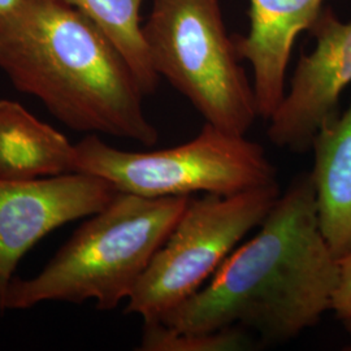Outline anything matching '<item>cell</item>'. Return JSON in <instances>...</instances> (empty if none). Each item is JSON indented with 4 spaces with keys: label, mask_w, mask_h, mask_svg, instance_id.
<instances>
[{
    "label": "cell",
    "mask_w": 351,
    "mask_h": 351,
    "mask_svg": "<svg viewBox=\"0 0 351 351\" xmlns=\"http://www.w3.org/2000/svg\"><path fill=\"white\" fill-rule=\"evenodd\" d=\"M117 190L84 172L36 180H0V307L17 264L59 226L104 208Z\"/></svg>",
    "instance_id": "obj_7"
},
{
    "label": "cell",
    "mask_w": 351,
    "mask_h": 351,
    "mask_svg": "<svg viewBox=\"0 0 351 351\" xmlns=\"http://www.w3.org/2000/svg\"><path fill=\"white\" fill-rule=\"evenodd\" d=\"M75 172V149L63 133L20 103L0 101V180L24 181Z\"/></svg>",
    "instance_id": "obj_11"
},
{
    "label": "cell",
    "mask_w": 351,
    "mask_h": 351,
    "mask_svg": "<svg viewBox=\"0 0 351 351\" xmlns=\"http://www.w3.org/2000/svg\"><path fill=\"white\" fill-rule=\"evenodd\" d=\"M332 311L343 320L351 317V252L339 259V281L336 290Z\"/></svg>",
    "instance_id": "obj_14"
},
{
    "label": "cell",
    "mask_w": 351,
    "mask_h": 351,
    "mask_svg": "<svg viewBox=\"0 0 351 351\" xmlns=\"http://www.w3.org/2000/svg\"><path fill=\"white\" fill-rule=\"evenodd\" d=\"M313 149L319 224L339 261L351 252V104L319 130Z\"/></svg>",
    "instance_id": "obj_10"
},
{
    "label": "cell",
    "mask_w": 351,
    "mask_h": 351,
    "mask_svg": "<svg viewBox=\"0 0 351 351\" xmlns=\"http://www.w3.org/2000/svg\"><path fill=\"white\" fill-rule=\"evenodd\" d=\"M143 324L141 351H250L259 346L258 339L241 326L195 332L178 330L159 320Z\"/></svg>",
    "instance_id": "obj_13"
},
{
    "label": "cell",
    "mask_w": 351,
    "mask_h": 351,
    "mask_svg": "<svg viewBox=\"0 0 351 351\" xmlns=\"http://www.w3.org/2000/svg\"><path fill=\"white\" fill-rule=\"evenodd\" d=\"M310 32L316 47L302 55L290 88L269 119L268 138L281 149L304 152L319 130L337 114L342 91L351 84V21L323 8Z\"/></svg>",
    "instance_id": "obj_8"
},
{
    "label": "cell",
    "mask_w": 351,
    "mask_h": 351,
    "mask_svg": "<svg viewBox=\"0 0 351 351\" xmlns=\"http://www.w3.org/2000/svg\"><path fill=\"white\" fill-rule=\"evenodd\" d=\"M324 0H250V30L233 36L241 60L252 66L258 114L269 120L285 97V77L295 39L310 30Z\"/></svg>",
    "instance_id": "obj_9"
},
{
    "label": "cell",
    "mask_w": 351,
    "mask_h": 351,
    "mask_svg": "<svg viewBox=\"0 0 351 351\" xmlns=\"http://www.w3.org/2000/svg\"><path fill=\"white\" fill-rule=\"evenodd\" d=\"M342 323H343V326H345L346 332L349 333V336H350L351 337V317H348V319H343V320H342Z\"/></svg>",
    "instance_id": "obj_16"
},
{
    "label": "cell",
    "mask_w": 351,
    "mask_h": 351,
    "mask_svg": "<svg viewBox=\"0 0 351 351\" xmlns=\"http://www.w3.org/2000/svg\"><path fill=\"white\" fill-rule=\"evenodd\" d=\"M0 69L75 132L147 147L159 141L132 68L99 25L75 7L24 0L0 17Z\"/></svg>",
    "instance_id": "obj_2"
},
{
    "label": "cell",
    "mask_w": 351,
    "mask_h": 351,
    "mask_svg": "<svg viewBox=\"0 0 351 351\" xmlns=\"http://www.w3.org/2000/svg\"><path fill=\"white\" fill-rule=\"evenodd\" d=\"M24 0H0V17L14 12Z\"/></svg>",
    "instance_id": "obj_15"
},
{
    "label": "cell",
    "mask_w": 351,
    "mask_h": 351,
    "mask_svg": "<svg viewBox=\"0 0 351 351\" xmlns=\"http://www.w3.org/2000/svg\"><path fill=\"white\" fill-rule=\"evenodd\" d=\"M191 197L147 198L120 193L75 230L38 275L14 278L0 310L43 302L95 301L101 311L128 301Z\"/></svg>",
    "instance_id": "obj_3"
},
{
    "label": "cell",
    "mask_w": 351,
    "mask_h": 351,
    "mask_svg": "<svg viewBox=\"0 0 351 351\" xmlns=\"http://www.w3.org/2000/svg\"><path fill=\"white\" fill-rule=\"evenodd\" d=\"M156 73L206 123L245 136L258 114L252 85L226 33L220 0H154L142 26Z\"/></svg>",
    "instance_id": "obj_4"
},
{
    "label": "cell",
    "mask_w": 351,
    "mask_h": 351,
    "mask_svg": "<svg viewBox=\"0 0 351 351\" xmlns=\"http://www.w3.org/2000/svg\"><path fill=\"white\" fill-rule=\"evenodd\" d=\"M85 13L112 40L132 68L145 97L156 91L160 75L154 69L141 25L145 0H58Z\"/></svg>",
    "instance_id": "obj_12"
},
{
    "label": "cell",
    "mask_w": 351,
    "mask_h": 351,
    "mask_svg": "<svg viewBox=\"0 0 351 351\" xmlns=\"http://www.w3.org/2000/svg\"><path fill=\"white\" fill-rule=\"evenodd\" d=\"M280 194L276 182L232 195L191 198L128 298L126 314L159 320L188 301L259 228Z\"/></svg>",
    "instance_id": "obj_6"
},
{
    "label": "cell",
    "mask_w": 351,
    "mask_h": 351,
    "mask_svg": "<svg viewBox=\"0 0 351 351\" xmlns=\"http://www.w3.org/2000/svg\"><path fill=\"white\" fill-rule=\"evenodd\" d=\"M339 281V261L322 233L306 173L280 194L258 233L159 322L195 332L241 326L264 343H282L332 310Z\"/></svg>",
    "instance_id": "obj_1"
},
{
    "label": "cell",
    "mask_w": 351,
    "mask_h": 351,
    "mask_svg": "<svg viewBox=\"0 0 351 351\" xmlns=\"http://www.w3.org/2000/svg\"><path fill=\"white\" fill-rule=\"evenodd\" d=\"M75 149V172L99 176L117 191L139 197L232 195L276 184L261 145L208 123L191 141L163 150H120L98 136Z\"/></svg>",
    "instance_id": "obj_5"
}]
</instances>
